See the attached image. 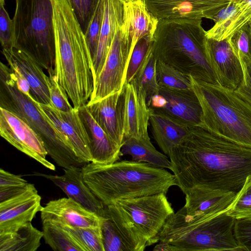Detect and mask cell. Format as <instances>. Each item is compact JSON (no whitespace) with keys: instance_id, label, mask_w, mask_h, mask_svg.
<instances>
[{"instance_id":"cell-1","label":"cell","mask_w":251,"mask_h":251,"mask_svg":"<svg viewBox=\"0 0 251 251\" xmlns=\"http://www.w3.org/2000/svg\"><path fill=\"white\" fill-rule=\"evenodd\" d=\"M169 158L176 185L184 194L199 188L237 194L251 175V147L201 126L190 127Z\"/></svg>"},{"instance_id":"cell-2","label":"cell","mask_w":251,"mask_h":251,"mask_svg":"<svg viewBox=\"0 0 251 251\" xmlns=\"http://www.w3.org/2000/svg\"><path fill=\"white\" fill-rule=\"evenodd\" d=\"M55 38L54 69L74 108L86 105L94 89L93 59L68 0H51Z\"/></svg>"},{"instance_id":"cell-3","label":"cell","mask_w":251,"mask_h":251,"mask_svg":"<svg viewBox=\"0 0 251 251\" xmlns=\"http://www.w3.org/2000/svg\"><path fill=\"white\" fill-rule=\"evenodd\" d=\"M83 180L104 205L124 199L160 193L176 185L173 174L146 162L122 160L82 167Z\"/></svg>"},{"instance_id":"cell-4","label":"cell","mask_w":251,"mask_h":251,"mask_svg":"<svg viewBox=\"0 0 251 251\" xmlns=\"http://www.w3.org/2000/svg\"><path fill=\"white\" fill-rule=\"evenodd\" d=\"M201 19L175 18L159 20L153 35L152 53L186 75L219 84L209 64L206 31Z\"/></svg>"},{"instance_id":"cell-5","label":"cell","mask_w":251,"mask_h":251,"mask_svg":"<svg viewBox=\"0 0 251 251\" xmlns=\"http://www.w3.org/2000/svg\"><path fill=\"white\" fill-rule=\"evenodd\" d=\"M202 109L201 126L251 148V105L234 90L188 76Z\"/></svg>"},{"instance_id":"cell-6","label":"cell","mask_w":251,"mask_h":251,"mask_svg":"<svg viewBox=\"0 0 251 251\" xmlns=\"http://www.w3.org/2000/svg\"><path fill=\"white\" fill-rule=\"evenodd\" d=\"M236 221L226 211L206 220L192 218L181 208L166 221L159 241L168 243L170 251H242L235 236Z\"/></svg>"},{"instance_id":"cell-7","label":"cell","mask_w":251,"mask_h":251,"mask_svg":"<svg viewBox=\"0 0 251 251\" xmlns=\"http://www.w3.org/2000/svg\"><path fill=\"white\" fill-rule=\"evenodd\" d=\"M0 107L17 114L27 123L41 139L48 155L59 166L82 168L87 164L77 156L69 142L41 113L32 96L19 90L12 70L2 62L0 65Z\"/></svg>"},{"instance_id":"cell-8","label":"cell","mask_w":251,"mask_h":251,"mask_svg":"<svg viewBox=\"0 0 251 251\" xmlns=\"http://www.w3.org/2000/svg\"><path fill=\"white\" fill-rule=\"evenodd\" d=\"M106 206L135 251L158 243L163 226L175 212L163 193L122 200Z\"/></svg>"},{"instance_id":"cell-9","label":"cell","mask_w":251,"mask_h":251,"mask_svg":"<svg viewBox=\"0 0 251 251\" xmlns=\"http://www.w3.org/2000/svg\"><path fill=\"white\" fill-rule=\"evenodd\" d=\"M13 47L48 73L54 72L55 38L51 0H15Z\"/></svg>"},{"instance_id":"cell-10","label":"cell","mask_w":251,"mask_h":251,"mask_svg":"<svg viewBox=\"0 0 251 251\" xmlns=\"http://www.w3.org/2000/svg\"><path fill=\"white\" fill-rule=\"evenodd\" d=\"M123 22L117 27L103 66L94 81L88 104L119 91L125 86L131 56V46L129 38L123 28Z\"/></svg>"},{"instance_id":"cell-11","label":"cell","mask_w":251,"mask_h":251,"mask_svg":"<svg viewBox=\"0 0 251 251\" xmlns=\"http://www.w3.org/2000/svg\"><path fill=\"white\" fill-rule=\"evenodd\" d=\"M0 134L19 151L48 169L55 170V166L46 159L47 152L37 134L17 114L1 107Z\"/></svg>"},{"instance_id":"cell-12","label":"cell","mask_w":251,"mask_h":251,"mask_svg":"<svg viewBox=\"0 0 251 251\" xmlns=\"http://www.w3.org/2000/svg\"><path fill=\"white\" fill-rule=\"evenodd\" d=\"M34 102L41 113L69 142L77 156L87 163L92 162L89 138L78 110L64 112L51 104Z\"/></svg>"},{"instance_id":"cell-13","label":"cell","mask_w":251,"mask_h":251,"mask_svg":"<svg viewBox=\"0 0 251 251\" xmlns=\"http://www.w3.org/2000/svg\"><path fill=\"white\" fill-rule=\"evenodd\" d=\"M150 12L158 20L206 18L215 16L234 0H145Z\"/></svg>"},{"instance_id":"cell-14","label":"cell","mask_w":251,"mask_h":251,"mask_svg":"<svg viewBox=\"0 0 251 251\" xmlns=\"http://www.w3.org/2000/svg\"><path fill=\"white\" fill-rule=\"evenodd\" d=\"M41 196L33 184L20 194L0 202V233L13 232L31 222L41 211Z\"/></svg>"},{"instance_id":"cell-15","label":"cell","mask_w":251,"mask_h":251,"mask_svg":"<svg viewBox=\"0 0 251 251\" xmlns=\"http://www.w3.org/2000/svg\"><path fill=\"white\" fill-rule=\"evenodd\" d=\"M150 108L141 90L132 82L125 83L122 99V126L124 140L150 138L148 127Z\"/></svg>"},{"instance_id":"cell-16","label":"cell","mask_w":251,"mask_h":251,"mask_svg":"<svg viewBox=\"0 0 251 251\" xmlns=\"http://www.w3.org/2000/svg\"><path fill=\"white\" fill-rule=\"evenodd\" d=\"M206 48L209 64L219 84L235 90L243 78V73L228 39L218 41L207 38Z\"/></svg>"},{"instance_id":"cell-17","label":"cell","mask_w":251,"mask_h":251,"mask_svg":"<svg viewBox=\"0 0 251 251\" xmlns=\"http://www.w3.org/2000/svg\"><path fill=\"white\" fill-rule=\"evenodd\" d=\"M40 212L42 221H48L61 226H100L99 215L68 197L49 201Z\"/></svg>"},{"instance_id":"cell-18","label":"cell","mask_w":251,"mask_h":251,"mask_svg":"<svg viewBox=\"0 0 251 251\" xmlns=\"http://www.w3.org/2000/svg\"><path fill=\"white\" fill-rule=\"evenodd\" d=\"M185 195V204L181 207L185 213L191 217L206 220L226 211L237 194L222 190L199 188Z\"/></svg>"},{"instance_id":"cell-19","label":"cell","mask_w":251,"mask_h":251,"mask_svg":"<svg viewBox=\"0 0 251 251\" xmlns=\"http://www.w3.org/2000/svg\"><path fill=\"white\" fill-rule=\"evenodd\" d=\"M159 93L166 99V104L154 110L189 127L201 125L202 109L192 89L180 90L159 86Z\"/></svg>"},{"instance_id":"cell-20","label":"cell","mask_w":251,"mask_h":251,"mask_svg":"<svg viewBox=\"0 0 251 251\" xmlns=\"http://www.w3.org/2000/svg\"><path fill=\"white\" fill-rule=\"evenodd\" d=\"M81 168L63 169L64 173L61 176L39 173H35V175L49 179L59 187L68 198L99 215L104 205L84 181Z\"/></svg>"},{"instance_id":"cell-21","label":"cell","mask_w":251,"mask_h":251,"mask_svg":"<svg viewBox=\"0 0 251 251\" xmlns=\"http://www.w3.org/2000/svg\"><path fill=\"white\" fill-rule=\"evenodd\" d=\"M124 87L117 92L86 104L100 127L122 147L124 141L122 126V99Z\"/></svg>"},{"instance_id":"cell-22","label":"cell","mask_w":251,"mask_h":251,"mask_svg":"<svg viewBox=\"0 0 251 251\" xmlns=\"http://www.w3.org/2000/svg\"><path fill=\"white\" fill-rule=\"evenodd\" d=\"M2 53L8 63L15 66L29 84L30 94L37 102L51 104L47 75L43 68L23 51L14 48L2 49Z\"/></svg>"},{"instance_id":"cell-23","label":"cell","mask_w":251,"mask_h":251,"mask_svg":"<svg viewBox=\"0 0 251 251\" xmlns=\"http://www.w3.org/2000/svg\"><path fill=\"white\" fill-rule=\"evenodd\" d=\"M78 111L89 138L92 162L107 165L118 161L121 156V147L98 124L86 105Z\"/></svg>"},{"instance_id":"cell-24","label":"cell","mask_w":251,"mask_h":251,"mask_svg":"<svg viewBox=\"0 0 251 251\" xmlns=\"http://www.w3.org/2000/svg\"><path fill=\"white\" fill-rule=\"evenodd\" d=\"M213 26L206 31L207 38L221 41L229 38L248 24L251 23V2L234 0L222 9L212 20Z\"/></svg>"},{"instance_id":"cell-25","label":"cell","mask_w":251,"mask_h":251,"mask_svg":"<svg viewBox=\"0 0 251 251\" xmlns=\"http://www.w3.org/2000/svg\"><path fill=\"white\" fill-rule=\"evenodd\" d=\"M123 5V27L129 38L131 55L141 38L153 35L159 20L149 10L145 0H122Z\"/></svg>"},{"instance_id":"cell-26","label":"cell","mask_w":251,"mask_h":251,"mask_svg":"<svg viewBox=\"0 0 251 251\" xmlns=\"http://www.w3.org/2000/svg\"><path fill=\"white\" fill-rule=\"evenodd\" d=\"M123 21V5L122 0H104L103 21L97 49L93 60L94 81L103 66L117 27Z\"/></svg>"},{"instance_id":"cell-27","label":"cell","mask_w":251,"mask_h":251,"mask_svg":"<svg viewBox=\"0 0 251 251\" xmlns=\"http://www.w3.org/2000/svg\"><path fill=\"white\" fill-rule=\"evenodd\" d=\"M150 108L149 122L152 136L161 151L169 157L173 148L187 134L190 127Z\"/></svg>"},{"instance_id":"cell-28","label":"cell","mask_w":251,"mask_h":251,"mask_svg":"<svg viewBox=\"0 0 251 251\" xmlns=\"http://www.w3.org/2000/svg\"><path fill=\"white\" fill-rule=\"evenodd\" d=\"M121 156L129 155L133 161L146 162L158 168L170 170L172 166L169 157L158 151L150 138L125 139L121 147Z\"/></svg>"},{"instance_id":"cell-29","label":"cell","mask_w":251,"mask_h":251,"mask_svg":"<svg viewBox=\"0 0 251 251\" xmlns=\"http://www.w3.org/2000/svg\"><path fill=\"white\" fill-rule=\"evenodd\" d=\"M43 237L42 231L29 222L14 231L0 233V251H36Z\"/></svg>"},{"instance_id":"cell-30","label":"cell","mask_w":251,"mask_h":251,"mask_svg":"<svg viewBox=\"0 0 251 251\" xmlns=\"http://www.w3.org/2000/svg\"><path fill=\"white\" fill-rule=\"evenodd\" d=\"M156 64V59L152 53L151 45L145 59L130 82L143 93L149 107L151 98L158 94L159 91Z\"/></svg>"},{"instance_id":"cell-31","label":"cell","mask_w":251,"mask_h":251,"mask_svg":"<svg viewBox=\"0 0 251 251\" xmlns=\"http://www.w3.org/2000/svg\"><path fill=\"white\" fill-rule=\"evenodd\" d=\"M104 251H135L110 216L106 205L100 214Z\"/></svg>"},{"instance_id":"cell-32","label":"cell","mask_w":251,"mask_h":251,"mask_svg":"<svg viewBox=\"0 0 251 251\" xmlns=\"http://www.w3.org/2000/svg\"><path fill=\"white\" fill-rule=\"evenodd\" d=\"M42 222L45 243L55 251H84L82 247L63 227L48 221Z\"/></svg>"},{"instance_id":"cell-33","label":"cell","mask_w":251,"mask_h":251,"mask_svg":"<svg viewBox=\"0 0 251 251\" xmlns=\"http://www.w3.org/2000/svg\"><path fill=\"white\" fill-rule=\"evenodd\" d=\"M156 71L159 86L175 90L192 89L188 76L171 66L156 60Z\"/></svg>"},{"instance_id":"cell-34","label":"cell","mask_w":251,"mask_h":251,"mask_svg":"<svg viewBox=\"0 0 251 251\" xmlns=\"http://www.w3.org/2000/svg\"><path fill=\"white\" fill-rule=\"evenodd\" d=\"M62 227L66 229L82 247L84 251H104L100 226Z\"/></svg>"},{"instance_id":"cell-35","label":"cell","mask_w":251,"mask_h":251,"mask_svg":"<svg viewBox=\"0 0 251 251\" xmlns=\"http://www.w3.org/2000/svg\"><path fill=\"white\" fill-rule=\"evenodd\" d=\"M241 65H251V26L248 24L228 38Z\"/></svg>"},{"instance_id":"cell-36","label":"cell","mask_w":251,"mask_h":251,"mask_svg":"<svg viewBox=\"0 0 251 251\" xmlns=\"http://www.w3.org/2000/svg\"><path fill=\"white\" fill-rule=\"evenodd\" d=\"M226 212L236 220L251 219V175L247 177L243 186Z\"/></svg>"},{"instance_id":"cell-37","label":"cell","mask_w":251,"mask_h":251,"mask_svg":"<svg viewBox=\"0 0 251 251\" xmlns=\"http://www.w3.org/2000/svg\"><path fill=\"white\" fill-rule=\"evenodd\" d=\"M29 183L21 176L0 169V202L24 191Z\"/></svg>"},{"instance_id":"cell-38","label":"cell","mask_w":251,"mask_h":251,"mask_svg":"<svg viewBox=\"0 0 251 251\" xmlns=\"http://www.w3.org/2000/svg\"><path fill=\"white\" fill-rule=\"evenodd\" d=\"M152 39L153 35H149L141 38L136 43L128 63L125 83L130 82L136 74L151 48Z\"/></svg>"},{"instance_id":"cell-39","label":"cell","mask_w":251,"mask_h":251,"mask_svg":"<svg viewBox=\"0 0 251 251\" xmlns=\"http://www.w3.org/2000/svg\"><path fill=\"white\" fill-rule=\"evenodd\" d=\"M49 91L51 105L57 109L70 112L74 110L68 100V96L64 89L59 84L55 72L48 73L46 77Z\"/></svg>"},{"instance_id":"cell-40","label":"cell","mask_w":251,"mask_h":251,"mask_svg":"<svg viewBox=\"0 0 251 251\" xmlns=\"http://www.w3.org/2000/svg\"><path fill=\"white\" fill-rule=\"evenodd\" d=\"M104 13V0H100L90 25L84 34L93 60L97 49L103 21Z\"/></svg>"},{"instance_id":"cell-41","label":"cell","mask_w":251,"mask_h":251,"mask_svg":"<svg viewBox=\"0 0 251 251\" xmlns=\"http://www.w3.org/2000/svg\"><path fill=\"white\" fill-rule=\"evenodd\" d=\"M84 34L90 25L100 0H68Z\"/></svg>"},{"instance_id":"cell-42","label":"cell","mask_w":251,"mask_h":251,"mask_svg":"<svg viewBox=\"0 0 251 251\" xmlns=\"http://www.w3.org/2000/svg\"><path fill=\"white\" fill-rule=\"evenodd\" d=\"M14 27L4 7V0H0V41L2 49H10L13 47Z\"/></svg>"},{"instance_id":"cell-43","label":"cell","mask_w":251,"mask_h":251,"mask_svg":"<svg viewBox=\"0 0 251 251\" xmlns=\"http://www.w3.org/2000/svg\"><path fill=\"white\" fill-rule=\"evenodd\" d=\"M235 232L242 251H251V219L236 220Z\"/></svg>"},{"instance_id":"cell-44","label":"cell","mask_w":251,"mask_h":251,"mask_svg":"<svg viewBox=\"0 0 251 251\" xmlns=\"http://www.w3.org/2000/svg\"><path fill=\"white\" fill-rule=\"evenodd\" d=\"M243 76L235 93L243 100L251 105V65H241Z\"/></svg>"},{"instance_id":"cell-45","label":"cell","mask_w":251,"mask_h":251,"mask_svg":"<svg viewBox=\"0 0 251 251\" xmlns=\"http://www.w3.org/2000/svg\"><path fill=\"white\" fill-rule=\"evenodd\" d=\"M8 65L12 71L19 90L26 95H31L29 84L24 75L14 65L8 64Z\"/></svg>"},{"instance_id":"cell-46","label":"cell","mask_w":251,"mask_h":251,"mask_svg":"<svg viewBox=\"0 0 251 251\" xmlns=\"http://www.w3.org/2000/svg\"><path fill=\"white\" fill-rule=\"evenodd\" d=\"M166 102L165 98L158 93L151 98L149 107L153 109H160L164 106Z\"/></svg>"},{"instance_id":"cell-47","label":"cell","mask_w":251,"mask_h":251,"mask_svg":"<svg viewBox=\"0 0 251 251\" xmlns=\"http://www.w3.org/2000/svg\"><path fill=\"white\" fill-rule=\"evenodd\" d=\"M153 251H170V247L168 243L159 241L158 243L154 247Z\"/></svg>"},{"instance_id":"cell-48","label":"cell","mask_w":251,"mask_h":251,"mask_svg":"<svg viewBox=\"0 0 251 251\" xmlns=\"http://www.w3.org/2000/svg\"><path fill=\"white\" fill-rule=\"evenodd\" d=\"M249 0L251 2V0ZM250 25L251 26V23H250Z\"/></svg>"}]
</instances>
